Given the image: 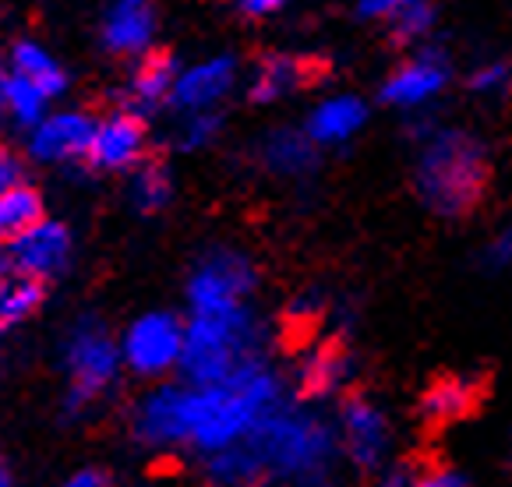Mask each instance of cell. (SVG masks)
Returning <instances> with one entry per match:
<instances>
[{
  "label": "cell",
  "instance_id": "obj_1",
  "mask_svg": "<svg viewBox=\"0 0 512 487\" xmlns=\"http://www.w3.org/2000/svg\"><path fill=\"white\" fill-rule=\"evenodd\" d=\"M488 156L470 135H438L417 166V195L438 216H467L488 191Z\"/></svg>",
  "mask_w": 512,
  "mask_h": 487
},
{
  "label": "cell",
  "instance_id": "obj_2",
  "mask_svg": "<svg viewBox=\"0 0 512 487\" xmlns=\"http://www.w3.org/2000/svg\"><path fill=\"white\" fill-rule=\"evenodd\" d=\"M325 435L308 424V420H272V424H258L255 438L244 452H248L251 466L262 470H315L325 456Z\"/></svg>",
  "mask_w": 512,
  "mask_h": 487
},
{
  "label": "cell",
  "instance_id": "obj_3",
  "mask_svg": "<svg viewBox=\"0 0 512 487\" xmlns=\"http://www.w3.org/2000/svg\"><path fill=\"white\" fill-rule=\"evenodd\" d=\"M241 350V318L230 315H198L188 336V368L202 385H223L237 364Z\"/></svg>",
  "mask_w": 512,
  "mask_h": 487
},
{
  "label": "cell",
  "instance_id": "obj_4",
  "mask_svg": "<svg viewBox=\"0 0 512 487\" xmlns=\"http://www.w3.org/2000/svg\"><path fill=\"white\" fill-rule=\"evenodd\" d=\"M71 406L82 410L85 403L99 396L110 385L113 371H117V353L113 343L106 339V329L96 322H82L71 339Z\"/></svg>",
  "mask_w": 512,
  "mask_h": 487
},
{
  "label": "cell",
  "instance_id": "obj_5",
  "mask_svg": "<svg viewBox=\"0 0 512 487\" xmlns=\"http://www.w3.org/2000/svg\"><path fill=\"white\" fill-rule=\"evenodd\" d=\"M71 237L61 223H39L29 233L8 240V255H4V276L15 279H50L61 272L68 262Z\"/></svg>",
  "mask_w": 512,
  "mask_h": 487
},
{
  "label": "cell",
  "instance_id": "obj_6",
  "mask_svg": "<svg viewBox=\"0 0 512 487\" xmlns=\"http://www.w3.org/2000/svg\"><path fill=\"white\" fill-rule=\"evenodd\" d=\"M184 350V329L174 315H145L142 322L131 325L128 343V364L138 375H159L181 357Z\"/></svg>",
  "mask_w": 512,
  "mask_h": 487
},
{
  "label": "cell",
  "instance_id": "obj_7",
  "mask_svg": "<svg viewBox=\"0 0 512 487\" xmlns=\"http://www.w3.org/2000/svg\"><path fill=\"white\" fill-rule=\"evenodd\" d=\"M248 265L237 255H216L191 279V300L198 315H230L237 311V297L248 290Z\"/></svg>",
  "mask_w": 512,
  "mask_h": 487
},
{
  "label": "cell",
  "instance_id": "obj_8",
  "mask_svg": "<svg viewBox=\"0 0 512 487\" xmlns=\"http://www.w3.org/2000/svg\"><path fill=\"white\" fill-rule=\"evenodd\" d=\"M99 124H92L85 113H57L46 124H39L32 135V156L46 163H64V159L89 156L96 142Z\"/></svg>",
  "mask_w": 512,
  "mask_h": 487
},
{
  "label": "cell",
  "instance_id": "obj_9",
  "mask_svg": "<svg viewBox=\"0 0 512 487\" xmlns=\"http://www.w3.org/2000/svg\"><path fill=\"white\" fill-rule=\"evenodd\" d=\"M145 152V124L135 113H113L99 124L96 142H92L89 159L106 170H124L138 163Z\"/></svg>",
  "mask_w": 512,
  "mask_h": 487
},
{
  "label": "cell",
  "instance_id": "obj_10",
  "mask_svg": "<svg viewBox=\"0 0 512 487\" xmlns=\"http://www.w3.org/2000/svg\"><path fill=\"white\" fill-rule=\"evenodd\" d=\"M343 431H347V449L361 470H375L389 445V428H385L382 413L364 396L347 399L343 406Z\"/></svg>",
  "mask_w": 512,
  "mask_h": 487
},
{
  "label": "cell",
  "instance_id": "obj_11",
  "mask_svg": "<svg viewBox=\"0 0 512 487\" xmlns=\"http://www.w3.org/2000/svg\"><path fill=\"white\" fill-rule=\"evenodd\" d=\"M481 399H484V382L463 378V375H442L428 385V392H424L421 413L428 424L445 428V424H456V420L470 417Z\"/></svg>",
  "mask_w": 512,
  "mask_h": 487
},
{
  "label": "cell",
  "instance_id": "obj_12",
  "mask_svg": "<svg viewBox=\"0 0 512 487\" xmlns=\"http://www.w3.org/2000/svg\"><path fill=\"white\" fill-rule=\"evenodd\" d=\"M138 438L152 445L184 442L191 438V396L177 389H163L138 413Z\"/></svg>",
  "mask_w": 512,
  "mask_h": 487
},
{
  "label": "cell",
  "instance_id": "obj_13",
  "mask_svg": "<svg viewBox=\"0 0 512 487\" xmlns=\"http://www.w3.org/2000/svg\"><path fill=\"white\" fill-rule=\"evenodd\" d=\"M152 22H156V18H152L149 0H117L103 25L106 46L117 53L142 50L152 36Z\"/></svg>",
  "mask_w": 512,
  "mask_h": 487
},
{
  "label": "cell",
  "instance_id": "obj_14",
  "mask_svg": "<svg viewBox=\"0 0 512 487\" xmlns=\"http://www.w3.org/2000/svg\"><path fill=\"white\" fill-rule=\"evenodd\" d=\"M442 82H445L442 64L431 57H421V60H414V64H403V68L385 82L382 99H389V103H396V106H414V103H421V99H428L431 92L442 89Z\"/></svg>",
  "mask_w": 512,
  "mask_h": 487
},
{
  "label": "cell",
  "instance_id": "obj_15",
  "mask_svg": "<svg viewBox=\"0 0 512 487\" xmlns=\"http://www.w3.org/2000/svg\"><path fill=\"white\" fill-rule=\"evenodd\" d=\"M234 82V60H209L202 68L188 71V75L177 82L174 99L188 110H198V106H209L223 96Z\"/></svg>",
  "mask_w": 512,
  "mask_h": 487
},
{
  "label": "cell",
  "instance_id": "obj_16",
  "mask_svg": "<svg viewBox=\"0 0 512 487\" xmlns=\"http://www.w3.org/2000/svg\"><path fill=\"white\" fill-rule=\"evenodd\" d=\"M301 85H311V64L297 57H269L262 60L258 68V78L251 85V99L255 103H269V99L287 96V92L301 89Z\"/></svg>",
  "mask_w": 512,
  "mask_h": 487
},
{
  "label": "cell",
  "instance_id": "obj_17",
  "mask_svg": "<svg viewBox=\"0 0 512 487\" xmlns=\"http://www.w3.org/2000/svg\"><path fill=\"white\" fill-rule=\"evenodd\" d=\"M177 89V71L174 57L166 50H156L138 64L135 78H131V96L138 106H156L159 99H166Z\"/></svg>",
  "mask_w": 512,
  "mask_h": 487
},
{
  "label": "cell",
  "instance_id": "obj_18",
  "mask_svg": "<svg viewBox=\"0 0 512 487\" xmlns=\"http://www.w3.org/2000/svg\"><path fill=\"white\" fill-rule=\"evenodd\" d=\"M364 124V106L357 99H332V103L318 106L311 113L308 135L315 142H343L347 135H354L357 128Z\"/></svg>",
  "mask_w": 512,
  "mask_h": 487
},
{
  "label": "cell",
  "instance_id": "obj_19",
  "mask_svg": "<svg viewBox=\"0 0 512 487\" xmlns=\"http://www.w3.org/2000/svg\"><path fill=\"white\" fill-rule=\"evenodd\" d=\"M347 368H350V357L347 350L336 343V339H329V343L318 346V353L308 360V368H304L301 375V389L304 396H325V392L336 389L343 378H347Z\"/></svg>",
  "mask_w": 512,
  "mask_h": 487
},
{
  "label": "cell",
  "instance_id": "obj_20",
  "mask_svg": "<svg viewBox=\"0 0 512 487\" xmlns=\"http://www.w3.org/2000/svg\"><path fill=\"white\" fill-rule=\"evenodd\" d=\"M39 223H43V202H39V195L29 184H18V188L4 191V198H0V233L4 237L15 240Z\"/></svg>",
  "mask_w": 512,
  "mask_h": 487
},
{
  "label": "cell",
  "instance_id": "obj_21",
  "mask_svg": "<svg viewBox=\"0 0 512 487\" xmlns=\"http://www.w3.org/2000/svg\"><path fill=\"white\" fill-rule=\"evenodd\" d=\"M11 68H15V75L29 78L46 99L64 92V71L57 68L50 60V53H43L36 43H15V50H11Z\"/></svg>",
  "mask_w": 512,
  "mask_h": 487
},
{
  "label": "cell",
  "instance_id": "obj_22",
  "mask_svg": "<svg viewBox=\"0 0 512 487\" xmlns=\"http://www.w3.org/2000/svg\"><path fill=\"white\" fill-rule=\"evenodd\" d=\"M131 198H135L138 212H159L170 198V173L163 163H145L138 166L135 184H131Z\"/></svg>",
  "mask_w": 512,
  "mask_h": 487
},
{
  "label": "cell",
  "instance_id": "obj_23",
  "mask_svg": "<svg viewBox=\"0 0 512 487\" xmlns=\"http://www.w3.org/2000/svg\"><path fill=\"white\" fill-rule=\"evenodd\" d=\"M4 103H8V110L15 113L18 124H36L39 113H43L46 96L29 82V78L11 71V75L4 78Z\"/></svg>",
  "mask_w": 512,
  "mask_h": 487
},
{
  "label": "cell",
  "instance_id": "obj_24",
  "mask_svg": "<svg viewBox=\"0 0 512 487\" xmlns=\"http://www.w3.org/2000/svg\"><path fill=\"white\" fill-rule=\"evenodd\" d=\"M39 304H43V283H39V279H18V283H11L8 290H4V300H0V322L11 329L15 322L29 318Z\"/></svg>",
  "mask_w": 512,
  "mask_h": 487
},
{
  "label": "cell",
  "instance_id": "obj_25",
  "mask_svg": "<svg viewBox=\"0 0 512 487\" xmlns=\"http://www.w3.org/2000/svg\"><path fill=\"white\" fill-rule=\"evenodd\" d=\"M431 18H435V11H431L428 0H410L407 8L392 18V39H396V43H410V39L424 36Z\"/></svg>",
  "mask_w": 512,
  "mask_h": 487
},
{
  "label": "cell",
  "instance_id": "obj_26",
  "mask_svg": "<svg viewBox=\"0 0 512 487\" xmlns=\"http://www.w3.org/2000/svg\"><path fill=\"white\" fill-rule=\"evenodd\" d=\"M308 145L294 135H276L269 145V163L279 166V170H297L301 163H308Z\"/></svg>",
  "mask_w": 512,
  "mask_h": 487
},
{
  "label": "cell",
  "instance_id": "obj_27",
  "mask_svg": "<svg viewBox=\"0 0 512 487\" xmlns=\"http://www.w3.org/2000/svg\"><path fill=\"white\" fill-rule=\"evenodd\" d=\"M410 0H361V15L364 18H396Z\"/></svg>",
  "mask_w": 512,
  "mask_h": 487
},
{
  "label": "cell",
  "instance_id": "obj_28",
  "mask_svg": "<svg viewBox=\"0 0 512 487\" xmlns=\"http://www.w3.org/2000/svg\"><path fill=\"white\" fill-rule=\"evenodd\" d=\"M22 184V159L15 156V152H4L0 156V188H18Z\"/></svg>",
  "mask_w": 512,
  "mask_h": 487
},
{
  "label": "cell",
  "instance_id": "obj_29",
  "mask_svg": "<svg viewBox=\"0 0 512 487\" xmlns=\"http://www.w3.org/2000/svg\"><path fill=\"white\" fill-rule=\"evenodd\" d=\"M414 487H467V480L456 470H431V473H421Z\"/></svg>",
  "mask_w": 512,
  "mask_h": 487
},
{
  "label": "cell",
  "instance_id": "obj_30",
  "mask_svg": "<svg viewBox=\"0 0 512 487\" xmlns=\"http://www.w3.org/2000/svg\"><path fill=\"white\" fill-rule=\"evenodd\" d=\"M505 78H509V68H502V64H491V68H484V71H477L474 75V89H498V85H505Z\"/></svg>",
  "mask_w": 512,
  "mask_h": 487
},
{
  "label": "cell",
  "instance_id": "obj_31",
  "mask_svg": "<svg viewBox=\"0 0 512 487\" xmlns=\"http://www.w3.org/2000/svg\"><path fill=\"white\" fill-rule=\"evenodd\" d=\"M237 8H241L248 18H265V15H272V11L283 8V0H237Z\"/></svg>",
  "mask_w": 512,
  "mask_h": 487
},
{
  "label": "cell",
  "instance_id": "obj_32",
  "mask_svg": "<svg viewBox=\"0 0 512 487\" xmlns=\"http://www.w3.org/2000/svg\"><path fill=\"white\" fill-rule=\"evenodd\" d=\"M414 484H417V473L410 466H392L378 487H414Z\"/></svg>",
  "mask_w": 512,
  "mask_h": 487
},
{
  "label": "cell",
  "instance_id": "obj_33",
  "mask_svg": "<svg viewBox=\"0 0 512 487\" xmlns=\"http://www.w3.org/2000/svg\"><path fill=\"white\" fill-rule=\"evenodd\" d=\"M491 262H495V265H509L512 262V230H505L502 237L491 244Z\"/></svg>",
  "mask_w": 512,
  "mask_h": 487
},
{
  "label": "cell",
  "instance_id": "obj_34",
  "mask_svg": "<svg viewBox=\"0 0 512 487\" xmlns=\"http://www.w3.org/2000/svg\"><path fill=\"white\" fill-rule=\"evenodd\" d=\"M64 487H110V480H106V473H99V470H82V473H75Z\"/></svg>",
  "mask_w": 512,
  "mask_h": 487
},
{
  "label": "cell",
  "instance_id": "obj_35",
  "mask_svg": "<svg viewBox=\"0 0 512 487\" xmlns=\"http://www.w3.org/2000/svg\"><path fill=\"white\" fill-rule=\"evenodd\" d=\"M311 487H318V484H311Z\"/></svg>",
  "mask_w": 512,
  "mask_h": 487
}]
</instances>
